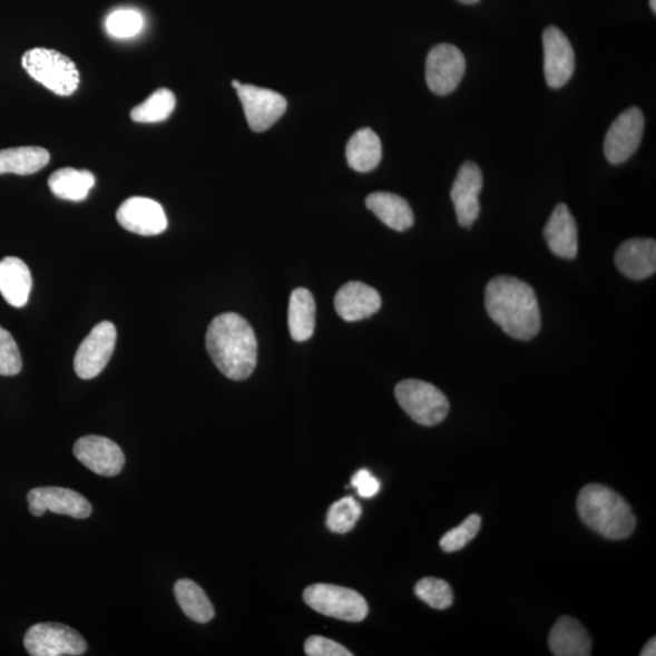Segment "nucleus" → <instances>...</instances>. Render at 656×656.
<instances>
[{
  "label": "nucleus",
  "instance_id": "6e6552de",
  "mask_svg": "<svg viewBox=\"0 0 656 656\" xmlns=\"http://www.w3.org/2000/svg\"><path fill=\"white\" fill-rule=\"evenodd\" d=\"M466 72L462 51L452 45H438L428 52L425 80L437 96L446 97L457 90Z\"/></svg>",
  "mask_w": 656,
  "mask_h": 656
},
{
  "label": "nucleus",
  "instance_id": "f8f14e48",
  "mask_svg": "<svg viewBox=\"0 0 656 656\" xmlns=\"http://www.w3.org/2000/svg\"><path fill=\"white\" fill-rule=\"evenodd\" d=\"M30 512L42 517L48 511L76 519H86L91 512L90 502L79 492L57 487L36 488L27 495Z\"/></svg>",
  "mask_w": 656,
  "mask_h": 656
},
{
  "label": "nucleus",
  "instance_id": "aec40b11",
  "mask_svg": "<svg viewBox=\"0 0 656 656\" xmlns=\"http://www.w3.org/2000/svg\"><path fill=\"white\" fill-rule=\"evenodd\" d=\"M548 646L556 656H588L593 639L579 620L561 617L548 636Z\"/></svg>",
  "mask_w": 656,
  "mask_h": 656
},
{
  "label": "nucleus",
  "instance_id": "7ed1b4c3",
  "mask_svg": "<svg viewBox=\"0 0 656 656\" xmlns=\"http://www.w3.org/2000/svg\"><path fill=\"white\" fill-rule=\"evenodd\" d=\"M584 523L609 540H623L635 531L636 517L623 497L606 486L588 484L578 497Z\"/></svg>",
  "mask_w": 656,
  "mask_h": 656
},
{
  "label": "nucleus",
  "instance_id": "20e7f679",
  "mask_svg": "<svg viewBox=\"0 0 656 656\" xmlns=\"http://www.w3.org/2000/svg\"><path fill=\"white\" fill-rule=\"evenodd\" d=\"M22 67L37 82L58 96L70 97L78 89L79 72L75 62L57 50L36 48L26 51Z\"/></svg>",
  "mask_w": 656,
  "mask_h": 656
},
{
  "label": "nucleus",
  "instance_id": "a878e982",
  "mask_svg": "<svg viewBox=\"0 0 656 656\" xmlns=\"http://www.w3.org/2000/svg\"><path fill=\"white\" fill-rule=\"evenodd\" d=\"M49 187L53 195L67 200H84L96 185V177L89 170L62 168L52 173Z\"/></svg>",
  "mask_w": 656,
  "mask_h": 656
},
{
  "label": "nucleus",
  "instance_id": "473e14b6",
  "mask_svg": "<svg viewBox=\"0 0 656 656\" xmlns=\"http://www.w3.org/2000/svg\"><path fill=\"white\" fill-rule=\"evenodd\" d=\"M22 369V359L16 340L0 326V376H16Z\"/></svg>",
  "mask_w": 656,
  "mask_h": 656
},
{
  "label": "nucleus",
  "instance_id": "c85d7f7f",
  "mask_svg": "<svg viewBox=\"0 0 656 656\" xmlns=\"http://www.w3.org/2000/svg\"><path fill=\"white\" fill-rule=\"evenodd\" d=\"M361 506L351 498H343L334 502L327 512L326 525L334 533H346L354 529L361 516Z\"/></svg>",
  "mask_w": 656,
  "mask_h": 656
},
{
  "label": "nucleus",
  "instance_id": "1a4fd4ad",
  "mask_svg": "<svg viewBox=\"0 0 656 656\" xmlns=\"http://www.w3.org/2000/svg\"><path fill=\"white\" fill-rule=\"evenodd\" d=\"M117 340L116 327L110 321H102L80 343L75 356L77 376L92 380L99 376L114 354Z\"/></svg>",
  "mask_w": 656,
  "mask_h": 656
},
{
  "label": "nucleus",
  "instance_id": "5701e85b",
  "mask_svg": "<svg viewBox=\"0 0 656 656\" xmlns=\"http://www.w3.org/2000/svg\"><path fill=\"white\" fill-rule=\"evenodd\" d=\"M316 324V304L312 292L296 288L292 292L288 305V327L291 337L305 342L313 337Z\"/></svg>",
  "mask_w": 656,
  "mask_h": 656
},
{
  "label": "nucleus",
  "instance_id": "58836bf2",
  "mask_svg": "<svg viewBox=\"0 0 656 656\" xmlns=\"http://www.w3.org/2000/svg\"><path fill=\"white\" fill-rule=\"evenodd\" d=\"M650 8L654 12H656V0H649Z\"/></svg>",
  "mask_w": 656,
  "mask_h": 656
},
{
  "label": "nucleus",
  "instance_id": "9b49d317",
  "mask_svg": "<svg viewBox=\"0 0 656 656\" xmlns=\"http://www.w3.org/2000/svg\"><path fill=\"white\" fill-rule=\"evenodd\" d=\"M249 128L262 133L273 127L284 116L287 100L281 94L265 88L243 85L237 89Z\"/></svg>",
  "mask_w": 656,
  "mask_h": 656
},
{
  "label": "nucleus",
  "instance_id": "4468645a",
  "mask_svg": "<svg viewBox=\"0 0 656 656\" xmlns=\"http://www.w3.org/2000/svg\"><path fill=\"white\" fill-rule=\"evenodd\" d=\"M545 77L548 87H565L575 71V52L568 37L558 27L550 26L544 32Z\"/></svg>",
  "mask_w": 656,
  "mask_h": 656
},
{
  "label": "nucleus",
  "instance_id": "cd10ccee",
  "mask_svg": "<svg viewBox=\"0 0 656 656\" xmlns=\"http://www.w3.org/2000/svg\"><path fill=\"white\" fill-rule=\"evenodd\" d=\"M176 109V97L168 89L156 90L149 99L134 107L130 112L133 120L139 124L163 123Z\"/></svg>",
  "mask_w": 656,
  "mask_h": 656
},
{
  "label": "nucleus",
  "instance_id": "f3484780",
  "mask_svg": "<svg viewBox=\"0 0 656 656\" xmlns=\"http://www.w3.org/2000/svg\"><path fill=\"white\" fill-rule=\"evenodd\" d=\"M380 293L359 281L345 284L334 298L337 314L347 323L368 319L381 310Z\"/></svg>",
  "mask_w": 656,
  "mask_h": 656
},
{
  "label": "nucleus",
  "instance_id": "9d476101",
  "mask_svg": "<svg viewBox=\"0 0 656 656\" xmlns=\"http://www.w3.org/2000/svg\"><path fill=\"white\" fill-rule=\"evenodd\" d=\"M645 116L638 107H630L614 120L606 140L605 154L611 165L618 166L630 159L644 138Z\"/></svg>",
  "mask_w": 656,
  "mask_h": 656
},
{
  "label": "nucleus",
  "instance_id": "2f4dec72",
  "mask_svg": "<svg viewBox=\"0 0 656 656\" xmlns=\"http://www.w3.org/2000/svg\"><path fill=\"white\" fill-rule=\"evenodd\" d=\"M144 18L131 9L117 10L106 20V29L116 38H131L141 32Z\"/></svg>",
  "mask_w": 656,
  "mask_h": 656
},
{
  "label": "nucleus",
  "instance_id": "f257e3e1",
  "mask_svg": "<svg viewBox=\"0 0 656 656\" xmlns=\"http://www.w3.org/2000/svg\"><path fill=\"white\" fill-rule=\"evenodd\" d=\"M486 307L493 323L508 336L530 341L541 330L537 294L530 285L513 276H498L486 290Z\"/></svg>",
  "mask_w": 656,
  "mask_h": 656
},
{
  "label": "nucleus",
  "instance_id": "f03ea898",
  "mask_svg": "<svg viewBox=\"0 0 656 656\" xmlns=\"http://www.w3.org/2000/svg\"><path fill=\"white\" fill-rule=\"evenodd\" d=\"M207 352L225 378L245 381L257 366L258 344L247 320L235 313L214 319L206 334Z\"/></svg>",
  "mask_w": 656,
  "mask_h": 656
},
{
  "label": "nucleus",
  "instance_id": "393cba45",
  "mask_svg": "<svg viewBox=\"0 0 656 656\" xmlns=\"http://www.w3.org/2000/svg\"><path fill=\"white\" fill-rule=\"evenodd\" d=\"M49 160L50 155L43 147L22 146L0 150V176L8 173L30 176L43 169Z\"/></svg>",
  "mask_w": 656,
  "mask_h": 656
},
{
  "label": "nucleus",
  "instance_id": "39448f33",
  "mask_svg": "<svg viewBox=\"0 0 656 656\" xmlns=\"http://www.w3.org/2000/svg\"><path fill=\"white\" fill-rule=\"evenodd\" d=\"M395 398L414 422L425 427L443 422L450 411L446 394L435 385L420 380L400 382L395 386Z\"/></svg>",
  "mask_w": 656,
  "mask_h": 656
},
{
  "label": "nucleus",
  "instance_id": "dca6fc26",
  "mask_svg": "<svg viewBox=\"0 0 656 656\" xmlns=\"http://www.w3.org/2000/svg\"><path fill=\"white\" fill-rule=\"evenodd\" d=\"M483 184V173L479 166L467 160L460 168L450 194L458 222L462 227H471L479 217V195Z\"/></svg>",
  "mask_w": 656,
  "mask_h": 656
},
{
  "label": "nucleus",
  "instance_id": "0eeeda50",
  "mask_svg": "<svg viewBox=\"0 0 656 656\" xmlns=\"http://www.w3.org/2000/svg\"><path fill=\"white\" fill-rule=\"evenodd\" d=\"M23 645L32 656H78L87 650L82 636L59 623L37 624L26 633Z\"/></svg>",
  "mask_w": 656,
  "mask_h": 656
},
{
  "label": "nucleus",
  "instance_id": "4c0bfd02",
  "mask_svg": "<svg viewBox=\"0 0 656 656\" xmlns=\"http://www.w3.org/2000/svg\"><path fill=\"white\" fill-rule=\"evenodd\" d=\"M233 87L237 90L243 84H239L238 80H233Z\"/></svg>",
  "mask_w": 656,
  "mask_h": 656
},
{
  "label": "nucleus",
  "instance_id": "4be33fe9",
  "mask_svg": "<svg viewBox=\"0 0 656 656\" xmlns=\"http://www.w3.org/2000/svg\"><path fill=\"white\" fill-rule=\"evenodd\" d=\"M366 207L391 229L403 233L414 223L412 208L407 199L392 193H373L366 198Z\"/></svg>",
  "mask_w": 656,
  "mask_h": 656
},
{
  "label": "nucleus",
  "instance_id": "a211bd4d",
  "mask_svg": "<svg viewBox=\"0 0 656 656\" xmlns=\"http://www.w3.org/2000/svg\"><path fill=\"white\" fill-rule=\"evenodd\" d=\"M544 237L548 248L559 258L575 260L578 256V225L566 204H559L548 219Z\"/></svg>",
  "mask_w": 656,
  "mask_h": 656
},
{
  "label": "nucleus",
  "instance_id": "412c9836",
  "mask_svg": "<svg viewBox=\"0 0 656 656\" xmlns=\"http://www.w3.org/2000/svg\"><path fill=\"white\" fill-rule=\"evenodd\" d=\"M33 281L27 264L16 257L0 261V293L13 307H22L29 302Z\"/></svg>",
  "mask_w": 656,
  "mask_h": 656
},
{
  "label": "nucleus",
  "instance_id": "b1692460",
  "mask_svg": "<svg viewBox=\"0 0 656 656\" xmlns=\"http://www.w3.org/2000/svg\"><path fill=\"white\" fill-rule=\"evenodd\" d=\"M347 165L356 172L368 173L378 168L382 159V143L370 128L358 130L346 144Z\"/></svg>",
  "mask_w": 656,
  "mask_h": 656
},
{
  "label": "nucleus",
  "instance_id": "6ab92c4d",
  "mask_svg": "<svg viewBox=\"0 0 656 656\" xmlns=\"http://www.w3.org/2000/svg\"><path fill=\"white\" fill-rule=\"evenodd\" d=\"M618 270L628 278L645 280L656 272V243L652 238H631L615 254Z\"/></svg>",
  "mask_w": 656,
  "mask_h": 656
},
{
  "label": "nucleus",
  "instance_id": "e433bc0d",
  "mask_svg": "<svg viewBox=\"0 0 656 656\" xmlns=\"http://www.w3.org/2000/svg\"><path fill=\"white\" fill-rule=\"evenodd\" d=\"M458 2H460L462 4L471 6V4L478 3L479 0H458Z\"/></svg>",
  "mask_w": 656,
  "mask_h": 656
},
{
  "label": "nucleus",
  "instance_id": "ddd939ff",
  "mask_svg": "<svg viewBox=\"0 0 656 656\" xmlns=\"http://www.w3.org/2000/svg\"><path fill=\"white\" fill-rule=\"evenodd\" d=\"M74 453L77 460L91 472L115 477L123 472L125 453L115 441L99 435H87L76 441Z\"/></svg>",
  "mask_w": 656,
  "mask_h": 656
},
{
  "label": "nucleus",
  "instance_id": "c9c22d12",
  "mask_svg": "<svg viewBox=\"0 0 656 656\" xmlns=\"http://www.w3.org/2000/svg\"><path fill=\"white\" fill-rule=\"evenodd\" d=\"M656 655V639L653 637L646 647L642 649L640 656H655Z\"/></svg>",
  "mask_w": 656,
  "mask_h": 656
},
{
  "label": "nucleus",
  "instance_id": "c756f323",
  "mask_svg": "<svg viewBox=\"0 0 656 656\" xmlns=\"http://www.w3.org/2000/svg\"><path fill=\"white\" fill-rule=\"evenodd\" d=\"M414 594L433 609L446 610L453 604L451 586L441 579L425 578L414 587Z\"/></svg>",
  "mask_w": 656,
  "mask_h": 656
},
{
  "label": "nucleus",
  "instance_id": "423d86ee",
  "mask_svg": "<svg viewBox=\"0 0 656 656\" xmlns=\"http://www.w3.org/2000/svg\"><path fill=\"white\" fill-rule=\"evenodd\" d=\"M303 598L315 611L343 621L360 623L369 614L366 599L342 586L315 584L306 588Z\"/></svg>",
  "mask_w": 656,
  "mask_h": 656
},
{
  "label": "nucleus",
  "instance_id": "f704fd0d",
  "mask_svg": "<svg viewBox=\"0 0 656 656\" xmlns=\"http://www.w3.org/2000/svg\"><path fill=\"white\" fill-rule=\"evenodd\" d=\"M352 486L356 489L359 497L372 499L381 490L380 480L368 470H360L352 479Z\"/></svg>",
  "mask_w": 656,
  "mask_h": 656
},
{
  "label": "nucleus",
  "instance_id": "72a5a7b5",
  "mask_svg": "<svg viewBox=\"0 0 656 656\" xmlns=\"http://www.w3.org/2000/svg\"><path fill=\"white\" fill-rule=\"evenodd\" d=\"M304 650L310 656H352L353 654L332 639L313 636L305 642Z\"/></svg>",
  "mask_w": 656,
  "mask_h": 656
},
{
  "label": "nucleus",
  "instance_id": "7c9ffc66",
  "mask_svg": "<svg viewBox=\"0 0 656 656\" xmlns=\"http://www.w3.org/2000/svg\"><path fill=\"white\" fill-rule=\"evenodd\" d=\"M481 527L479 515L468 517L462 525L448 531L440 540L441 550L447 554L458 552L470 544L478 535Z\"/></svg>",
  "mask_w": 656,
  "mask_h": 656
},
{
  "label": "nucleus",
  "instance_id": "2eb2a0df",
  "mask_svg": "<svg viewBox=\"0 0 656 656\" xmlns=\"http://www.w3.org/2000/svg\"><path fill=\"white\" fill-rule=\"evenodd\" d=\"M117 222L126 231L141 236L163 234L168 226L166 213L156 200L130 197L117 210Z\"/></svg>",
  "mask_w": 656,
  "mask_h": 656
},
{
  "label": "nucleus",
  "instance_id": "bb28decb",
  "mask_svg": "<svg viewBox=\"0 0 656 656\" xmlns=\"http://www.w3.org/2000/svg\"><path fill=\"white\" fill-rule=\"evenodd\" d=\"M174 594L178 605L187 618L206 624L214 618V608L207 595L197 584L192 580L183 579L174 586Z\"/></svg>",
  "mask_w": 656,
  "mask_h": 656
}]
</instances>
